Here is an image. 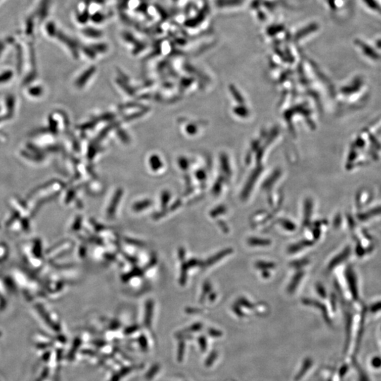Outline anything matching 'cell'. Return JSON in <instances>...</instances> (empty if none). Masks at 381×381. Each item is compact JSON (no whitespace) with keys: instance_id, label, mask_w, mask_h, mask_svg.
Returning a JSON list of instances; mask_svg holds the SVG:
<instances>
[{"instance_id":"obj_3","label":"cell","mask_w":381,"mask_h":381,"mask_svg":"<svg viewBox=\"0 0 381 381\" xmlns=\"http://www.w3.org/2000/svg\"><path fill=\"white\" fill-rule=\"evenodd\" d=\"M29 93L31 95L38 96L42 94V89L41 88H33L30 89Z\"/></svg>"},{"instance_id":"obj_2","label":"cell","mask_w":381,"mask_h":381,"mask_svg":"<svg viewBox=\"0 0 381 381\" xmlns=\"http://www.w3.org/2000/svg\"><path fill=\"white\" fill-rule=\"evenodd\" d=\"M12 77V72H7L0 75V83L6 82Z\"/></svg>"},{"instance_id":"obj_5","label":"cell","mask_w":381,"mask_h":381,"mask_svg":"<svg viewBox=\"0 0 381 381\" xmlns=\"http://www.w3.org/2000/svg\"><path fill=\"white\" fill-rule=\"evenodd\" d=\"M159 367H157V366H155V367H154L152 368L151 370L150 371V372H148V374H147L146 377L148 378V379H150L152 377H153L154 375H155V373L154 372H157V371L158 370Z\"/></svg>"},{"instance_id":"obj_4","label":"cell","mask_w":381,"mask_h":381,"mask_svg":"<svg viewBox=\"0 0 381 381\" xmlns=\"http://www.w3.org/2000/svg\"><path fill=\"white\" fill-rule=\"evenodd\" d=\"M14 100L12 97H10L7 99V106L8 109L10 112H12L13 109H14Z\"/></svg>"},{"instance_id":"obj_1","label":"cell","mask_w":381,"mask_h":381,"mask_svg":"<svg viewBox=\"0 0 381 381\" xmlns=\"http://www.w3.org/2000/svg\"><path fill=\"white\" fill-rule=\"evenodd\" d=\"M130 371H131V369H129V368H127V369H122V370L120 372L118 373V374H116V375H114V377H112V379H111L110 381H120L121 378H122V377H123V376H125L126 374H129V372H130Z\"/></svg>"}]
</instances>
